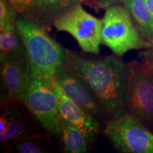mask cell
Wrapping results in <instances>:
<instances>
[{
  "mask_svg": "<svg viewBox=\"0 0 153 153\" xmlns=\"http://www.w3.org/2000/svg\"><path fill=\"white\" fill-rule=\"evenodd\" d=\"M85 0H33L22 13L24 18L48 32L55 21Z\"/></svg>",
  "mask_w": 153,
  "mask_h": 153,
  "instance_id": "cell-12",
  "label": "cell"
},
{
  "mask_svg": "<svg viewBox=\"0 0 153 153\" xmlns=\"http://www.w3.org/2000/svg\"><path fill=\"white\" fill-rule=\"evenodd\" d=\"M55 82L69 98L104 125L108 118L93 91L81 76L64 65L55 74Z\"/></svg>",
  "mask_w": 153,
  "mask_h": 153,
  "instance_id": "cell-9",
  "label": "cell"
},
{
  "mask_svg": "<svg viewBox=\"0 0 153 153\" xmlns=\"http://www.w3.org/2000/svg\"><path fill=\"white\" fill-rule=\"evenodd\" d=\"M140 60L153 66V43L148 48L141 51L138 55Z\"/></svg>",
  "mask_w": 153,
  "mask_h": 153,
  "instance_id": "cell-19",
  "label": "cell"
},
{
  "mask_svg": "<svg viewBox=\"0 0 153 153\" xmlns=\"http://www.w3.org/2000/svg\"><path fill=\"white\" fill-rule=\"evenodd\" d=\"M32 76L28 57L0 61V107L21 99Z\"/></svg>",
  "mask_w": 153,
  "mask_h": 153,
  "instance_id": "cell-10",
  "label": "cell"
},
{
  "mask_svg": "<svg viewBox=\"0 0 153 153\" xmlns=\"http://www.w3.org/2000/svg\"><path fill=\"white\" fill-rule=\"evenodd\" d=\"M128 64L127 113L147 128L153 129V66L137 60Z\"/></svg>",
  "mask_w": 153,
  "mask_h": 153,
  "instance_id": "cell-4",
  "label": "cell"
},
{
  "mask_svg": "<svg viewBox=\"0 0 153 153\" xmlns=\"http://www.w3.org/2000/svg\"><path fill=\"white\" fill-rule=\"evenodd\" d=\"M17 14L9 0H0V30L16 28Z\"/></svg>",
  "mask_w": 153,
  "mask_h": 153,
  "instance_id": "cell-17",
  "label": "cell"
},
{
  "mask_svg": "<svg viewBox=\"0 0 153 153\" xmlns=\"http://www.w3.org/2000/svg\"><path fill=\"white\" fill-rule=\"evenodd\" d=\"M0 108L1 145L25 135L46 132L22 99L11 101Z\"/></svg>",
  "mask_w": 153,
  "mask_h": 153,
  "instance_id": "cell-8",
  "label": "cell"
},
{
  "mask_svg": "<svg viewBox=\"0 0 153 153\" xmlns=\"http://www.w3.org/2000/svg\"><path fill=\"white\" fill-rule=\"evenodd\" d=\"M101 21V43L111 50L115 55L122 57L132 50L147 49L150 46L137 32L123 4L106 9Z\"/></svg>",
  "mask_w": 153,
  "mask_h": 153,
  "instance_id": "cell-3",
  "label": "cell"
},
{
  "mask_svg": "<svg viewBox=\"0 0 153 153\" xmlns=\"http://www.w3.org/2000/svg\"><path fill=\"white\" fill-rule=\"evenodd\" d=\"M123 4L131 15L133 24L144 41L153 43V16L145 0H124Z\"/></svg>",
  "mask_w": 153,
  "mask_h": 153,
  "instance_id": "cell-14",
  "label": "cell"
},
{
  "mask_svg": "<svg viewBox=\"0 0 153 153\" xmlns=\"http://www.w3.org/2000/svg\"><path fill=\"white\" fill-rule=\"evenodd\" d=\"M33 0H9L19 14H21L28 7Z\"/></svg>",
  "mask_w": 153,
  "mask_h": 153,
  "instance_id": "cell-20",
  "label": "cell"
},
{
  "mask_svg": "<svg viewBox=\"0 0 153 153\" xmlns=\"http://www.w3.org/2000/svg\"><path fill=\"white\" fill-rule=\"evenodd\" d=\"M59 139L65 152L85 153L89 151L91 143L85 135L77 128L62 118L60 123Z\"/></svg>",
  "mask_w": 153,
  "mask_h": 153,
  "instance_id": "cell-15",
  "label": "cell"
},
{
  "mask_svg": "<svg viewBox=\"0 0 153 153\" xmlns=\"http://www.w3.org/2000/svg\"><path fill=\"white\" fill-rule=\"evenodd\" d=\"M47 132L31 134L9 141L3 145L8 152L18 153H50L55 152L51 139Z\"/></svg>",
  "mask_w": 153,
  "mask_h": 153,
  "instance_id": "cell-13",
  "label": "cell"
},
{
  "mask_svg": "<svg viewBox=\"0 0 153 153\" xmlns=\"http://www.w3.org/2000/svg\"><path fill=\"white\" fill-rule=\"evenodd\" d=\"M52 89L57 97L61 117L81 131L90 143H94L99 133L101 128L99 122L69 98L55 82L52 85Z\"/></svg>",
  "mask_w": 153,
  "mask_h": 153,
  "instance_id": "cell-11",
  "label": "cell"
},
{
  "mask_svg": "<svg viewBox=\"0 0 153 153\" xmlns=\"http://www.w3.org/2000/svg\"><path fill=\"white\" fill-rule=\"evenodd\" d=\"M145 1H146L149 9H150L151 14H152L153 16V0H145Z\"/></svg>",
  "mask_w": 153,
  "mask_h": 153,
  "instance_id": "cell-21",
  "label": "cell"
},
{
  "mask_svg": "<svg viewBox=\"0 0 153 153\" xmlns=\"http://www.w3.org/2000/svg\"><path fill=\"white\" fill-rule=\"evenodd\" d=\"M21 99L53 138L59 139L61 120L58 102L52 87L32 76Z\"/></svg>",
  "mask_w": 153,
  "mask_h": 153,
  "instance_id": "cell-7",
  "label": "cell"
},
{
  "mask_svg": "<svg viewBox=\"0 0 153 153\" xmlns=\"http://www.w3.org/2000/svg\"><path fill=\"white\" fill-rule=\"evenodd\" d=\"M25 57L26 50L17 28L0 30V61Z\"/></svg>",
  "mask_w": 153,
  "mask_h": 153,
  "instance_id": "cell-16",
  "label": "cell"
},
{
  "mask_svg": "<svg viewBox=\"0 0 153 153\" xmlns=\"http://www.w3.org/2000/svg\"><path fill=\"white\" fill-rule=\"evenodd\" d=\"M104 133L118 152L153 153V134L128 114L118 119L107 118Z\"/></svg>",
  "mask_w": 153,
  "mask_h": 153,
  "instance_id": "cell-5",
  "label": "cell"
},
{
  "mask_svg": "<svg viewBox=\"0 0 153 153\" xmlns=\"http://www.w3.org/2000/svg\"><path fill=\"white\" fill-rule=\"evenodd\" d=\"M53 26L73 36L85 53L98 55L100 53L102 21L88 13L82 4L57 19Z\"/></svg>",
  "mask_w": 153,
  "mask_h": 153,
  "instance_id": "cell-6",
  "label": "cell"
},
{
  "mask_svg": "<svg viewBox=\"0 0 153 153\" xmlns=\"http://www.w3.org/2000/svg\"><path fill=\"white\" fill-rule=\"evenodd\" d=\"M65 66L79 75L93 91L108 118L127 113L130 65L116 55L93 57L67 49Z\"/></svg>",
  "mask_w": 153,
  "mask_h": 153,
  "instance_id": "cell-1",
  "label": "cell"
},
{
  "mask_svg": "<svg viewBox=\"0 0 153 153\" xmlns=\"http://www.w3.org/2000/svg\"><path fill=\"white\" fill-rule=\"evenodd\" d=\"M123 1L124 0H85L83 3L96 11H99V9H106L119 3L123 4Z\"/></svg>",
  "mask_w": 153,
  "mask_h": 153,
  "instance_id": "cell-18",
  "label": "cell"
},
{
  "mask_svg": "<svg viewBox=\"0 0 153 153\" xmlns=\"http://www.w3.org/2000/svg\"><path fill=\"white\" fill-rule=\"evenodd\" d=\"M16 28L26 48L32 76L52 87L57 71L65 64L67 48L21 15L17 17Z\"/></svg>",
  "mask_w": 153,
  "mask_h": 153,
  "instance_id": "cell-2",
  "label": "cell"
}]
</instances>
